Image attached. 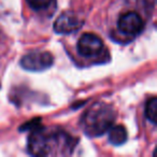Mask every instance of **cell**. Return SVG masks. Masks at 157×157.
<instances>
[{"mask_svg": "<svg viewBox=\"0 0 157 157\" xmlns=\"http://www.w3.org/2000/svg\"><path fill=\"white\" fill-rule=\"evenodd\" d=\"M76 139L55 127H43L30 131L28 152L35 156H69L73 153Z\"/></svg>", "mask_w": 157, "mask_h": 157, "instance_id": "1", "label": "cell"}, {"mask_svg": "<svg viewBox=\"0 0 157 157\" xmlns=\"http://www.w3.org/2000/svg\"><path fill=\"white\" fill-rule=\"evenodd\" d=\"M116 118L113 107L105 102H97L90 105L83 114L80 125L86 136L90 138L105 135L112 126Z\"/></svg>", "mask_w": 157, "mask_h": 157, "instance_id": "2", "label": "cell"}, {"mask_svg": "<svg viewBox=\"0 0 157 157\" xmlns=\"http://www.w3.org/2000/svg\"><path fill=\"white\" fill-rule=\"evenodd\" d=\"M23 69L30 72H41L50 69L54 63V58L50 52H31L24 55L20 61Z\"/></svg>", "mask_w": 157, "mask_h": 157, "instance_id": "3", "label": "cell"}, {"mask_svg": "<svg viewBox=\"0 0 157 157\" xmlns=\"http://www.w3.org/2000/svg\"><path fill=\"white\" fill-rule=\"evenodd\" d=\"M84 24L82 20L76 13L71 11H67L61 13L56 18L54 23V31L59 35H70L76 33Z\"/></svg>", "mask_w": 157, "mask_h": 157, "instance_id": "4", "label": "cell"}, {"mask_svg": "<svg viewBox=\"0 0 157 157\" xmlns=\"http://www.w3.org/2000/svg\"><path fill=\"white\" fill-rule=\"evenodd\" d=\"M103 51V42L95 33H83L78 41V52L84 57H96Z\"/></svg>", "mask_w": 157, "mask_h": 157, "instance_id": "5", "label": "cell"}, {"mask_svg": "<svg viewBox=\"0 0 157 157\" xmlns=\"http://www.w3.org/2000/svg\"><path fill=\"white\" fill-rule=\"evenodd\" d=\"M117 27L121 33H123L124 35L135 37L143 30L144 23L138 13L127 12L118 18Z\"/></svg>", "mask_w": 157, "mask_h": 157, "instance_id": "6", "label": "cell"}, {"mask_svg": "<svg viewBox=\"0 0 157 157\" xmlns=\"http://www.w3.org/2000/svg\"><path fill=\"white\" fill-rule=\"evenodd\" d=\"M109 136H108V140L112 145L120 146L123 145L125 142L127 141L128 138V133L124 126L122 125H116V126H112L109 129Z\"/></svg>", "mask_w": 157, "mask_h": 157, "instance_id": "7", "label": "cell"}, {"mask_svg": "<svg viewBox=\"0 0 157 157\" xmlns=\"http://www.w3.org/2000/svg\"><path fill=\"white\" fill-rule=\"evenodd\" d=\"M144 114L147 121H150L153 125L157 123V99L156 97H152L148 99L144 108Z\"/></svg>", "mask_w": 157, "mask_h": 157, "instance_id": "8", "label": "cell"}, {"mask_svg": "<svg viewBox=\"0 0 157 157\" xmlns=\"http://www.w3.org/2000/svg\"><path fill=\"white\" fill-rule=\"evenodd\" d=\"M26 1L29 7H30V9L37 12L45 11L54 2V0H26Z\"/></svg>", "mask_w": 157, "mask_h": 157, "instance_id": "9", "label": "cell"}, {"mask_svg": "<svg viewBox=\"0 0 157 157\" xmlns=\"http://www.w3.org/2000/svg\"><path fill=\"white\" fill-rule=\"evenodd\" d=\"M41 125H42L41 118H33V120L25 123V124L20 128V130L21 131H31V130H33V129L40 127Z\"/></svg>", "mask_w": 157, "mask_h": 157, "instance_id": "10", "label": "cell"}]
</instances>
